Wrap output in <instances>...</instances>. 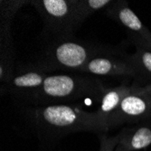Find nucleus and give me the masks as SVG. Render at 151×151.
Here are the masks:
<instances>
[{"instance_id": "4", "label": "nucleus", "mask_w": 151, "mask_h": 151, "mask_svg": "<svg viewBox=\"0 0 151 151\" xmlns=\"http://www.w3.org/2000/svg\"><path fill=\"white\" fill-rule=\"evenodd\" d=\"M31 3L55 39L69 38L77 29L75 0H35Z\"/></svg>"}, {"instance_id": "1", "label": "nucleus", "mask_w": 151, "mask_h": 151, "mask_svg": "<svg viewBox=\"0 0 151 151\" xmlns=\"http://www.w3.org/2000/svg\"><path fill=\"white\" fill-rule=\"evenodd\" d=\"M22 111L39 139L45 144L55 143L67 135L80 131L101 135L109 131L96 111L88 112L77 105H29Z\"/></svg>"}, {"instance_id": "2", "label": "nucleus", "mask_w": 151, "mask_h": 151, "mask_svg": "<svg viewBox=\"0 0 151 151\" xmlns=\"http://www.w3.org/2000/svg\"><path fill=\"white\" fill-rule=\"evenodd\" d=\"M106 88L97 78L77 74L48 75L43 85L19 99L31 106L66 104L84 99L101 101Z\"/></svg>"}, {"instance_id": "3", "label": "nucleus", "mask_w": 151, "mask_h": 151, "mask_svg": "<svg viewBox=\"0 0 151 151\" xmlns=\"http://www.w3.org/2000/svg\"><path fill=\"white\" fill-rule=\"evenodd\" d=\"M119 48L85 42L72 37L55 39L35 64L45 72L64 70L79 72L89 61L105 55H125Z\"/></svg>"}, {"instance_id": "14", "label": "nucleus", "mask_w": 151, "mask_h": 151, "mask_svg": "<svg viewBox=\"0 0 151 151\" xmlns=\"http://www.w3.org/2000/svg\"><path fill=\"white\" fill-rule=\"evenodd\" d=\"M28 1L14 0V1H0V28L11 29L12 20L16 13Z\"/></svg>"}, {"instance_id": "12", "label": "nucleus", "mask_w": 151, "mask_h": 151, "mask_svg": "<svg viewBox=\"0 0 151 151\" xmlns=\"http://www.w3.org/2000/svg\"><path fill=\"white\" fill-rule=\"evenodd\" d=\"M14 51L11 32L0 33V82L6 85L14 75Z\"/></svg>"}, {"instance_id": "15", "label": "nucleus", "mask_w": 151, "mask_h": 151, "mask_svg": "<svg viewBox=\"0 0 151 151\" xmlns=\"http://www.w3.org/2000/svg\"><path fill=\"white\" fill-rule=\"evenodd\" d=\"M118 136L108 137L106 134H101L100 137V150L99 151H114L118 146Z\"/></svg>"}, {"instance_id": "7", "label": "nucleus", "mask_w": 151, "mask_h": 151, "mask_svg": "<svg viewBox=\"0 0 151 151\" xmlns=\"http://www.w3.org/2000/svg\"><path fill=\"white\" fill-rule=\"evenodd\" d=\"M104 11L109 17L126 27L132 41H139L151 49V32L129 7L128 2L113 1Z\"/></svg>"}, {"instance_id": "5", "label": "nucleus", "mask_w": 151, "mask_h": 151, "mask_svg": "<svg viewBox=\"0 0 151 151\" xmlns=\"http://www.w3.org/2000/svg\"><path fill=\"white\" fill-rule=\"evenodd\" d=\"M151 119V100L133 90L123 98L115 113L108 122L109 130L120 125L137 124Z\"/></svg>"}, {"instance_id": "9", "label": "nucleus", "mask_w": 151, "mask_h": 151, "mask_svg": "<svg viewBox=\"0 0 151 151\" xmlns=\"http://www.w3.org/2000/svg\"><path fill=\"white\" fill-rule=\"evenodd\" d=\"M118 145L126 151L145 149L151 145V119L126 127L118 135Z\"/></svg>"}, {"instance_id": "17", "label": "nucleus", "mask_w": 151, "mask_h": 151, "mask_svg": "<svg viewBox=\"0 0 151 151\" xmlns=\"http://www.w3.org/2000/svg\"><path fill=\"white\" fill-rule=\"evenodd\" d=\"M114 151H126L124 148H123L121 146H119V145H118L117 147H116V148L114 149Z\"/></svg>"}, {"instance_id": "8", "label": "nucleus", "mask_w": 151, "mask_h": 151, "mask_svg": "<svg viewBox=\"0 0 151 151\" xmlns=\"http://www.w3.org/2000/svg\"><path fill=\"white\" fill-rule=\"evenodd\" d=\"M47 76V72L35 64L22 68L21 71L14 73L6 85L1 87V93H9L21 99L42 86Z\"/></svg>"}, {"instance_id": "6", "label": "nucleus", "mask_w": 151, "mask_h": 151, "mask_svg": "<svg viewBox=\"0 0 151 151\" xmlns=\"http://www.w3.org/2000/svg\"><path fill=\"white\" fill-rule=\"evenodd\" d=\"M78 73L101 76L132 77L136 79L137 73L132 65L129 55H105L89 61Z\"/></svg>"}, {"instance_id": "13", "label": "nucleus", "mask_w": 151, "mask_h": 151, "mask_svg": "<svg viewBox=\"0 0 151 151\" xmlns=\"http://www.w3.org/2000/svg\"><path fill=\"white\" fill-rule=\"evenodd\" d=\"M112 3L111 0H75V24L77 29L92 14L105 10Z\"/></svg>"}, {"instance_id": "11", "label": "nucleus", "mask_w": 151, "mask_h": 151, "mask_svg": "<svg viewBox=\"0 0 151 151\" xmlns=\"http://www.w3.org/2000/svg\"><path fill=\"white\" fill-rule=\"evenodd\" d=\"M131 91V86L122 84L114 88H107L100 101V107L96 111L103 125L108 129V122L115 113L123 98ZM109 130V129H108Z\"/></svg>"}, {"instance_id": "10", "label": "nucleus", "mask_w": 151, "mask_h": 151, "mask_svg": "<svg viewBox=\"0 0 151 151\" xmlns=\"http://www.w3.org/2000/svg\"><path fill=\"white\" fill-rule=\"evenodd\" d=\"M136 52L129 55V60L134 66L137 77L133 87H142L151 82V49L139 41H133Z\"/></svg>"}, {"instance_id": "16", "label": "nucleus", "mask_w": 151, "mask_h": 151, "mask_svg": "<svg viewBox=\"0 0 151 151\" xmlns=\"http://www.w3.org/2000/svg\"><path fill=\"white\" fill-rule=\"evenodd\" d=\"M132 88H133V90L135 91L145 95L146 97H147L148 99L151 100V82H149V83H147V84H146V85H144L142 87H133L132 86Z\"/></svg>"}]
</instances>
